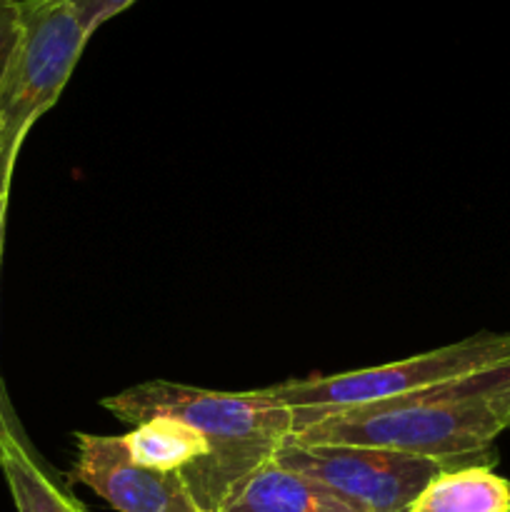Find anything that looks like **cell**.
I'll use <instances>...</instances> for the list:
<instances>
[{
  "mask_svg": "<svg viewBox=\"0 0 510 512\" xmlns=\"http://www.w3.org/2000/svg\"><path fill=\"white\" fill-rule=\"evenodd\" d=\"M508 410L510 365H503L403 398L325 415L290 438L398 450L448 468L495 465L493 443L508 430Z\"/></svg>",
  "mask_w": 510,
  "mask_h": 512,
  "instance_id": "1",
  "label": "cell"
},
{
  "mask_svg": "<svg viewBox=\"0 0 510 512\" xmlns=\"http://www.w3.org/2000/svg\"><path fill=\"white\" fill-rule=\"evenodd\" d=\"M123 423L170 415L193 425L210 453L183 475L203 512H223L238 490L275 458L293 435V413L263 390L225 393L193 385L148 380L100 400Z\"/></svg>",
  "mask_w": 510,
  "mask_h": 512,
  "instance_id": "2",
  "label": "cell"
},
{
  "mask_svg": "<svg viewBox=\"0 0 510 512\" xmlns=\"http://www.w3.org/2000/svg\"><path fill=\"white\" fill-rule=\"evenodd\" d=\"M90 35L68 0H20V38L0 80V193L10 195L20 148L58 103Z\"/></svg>",
  "mask_w": 510,
  "mask_h": 512,
  "instance_id": "3",
  "label": "cell"
},
{
  "mask_svg": "<svg viewBox=\"0 0 510 512\" xmlns=\"http://www.w3.org/2000/svg\"><path fill=\"white\" fill-rule=\"evenodd\" d=\"M503 365H510V333H478L473 338L375 368L285 380L265 388V393L293 413L295 433L303 425L340 410L403 398Z\"/></svg>",
  "mask_w": 510,
  "mask_h": 512,
  "instance_id": "4",
  "label": "cell"
},
{
  "mask_svg": "<svg viewBox=\"0 0 510 512\" xmlns=\"http://www.w3.org/2000/svg\"><path fill=\"white\" fill-rule=\"evenodd\" d=\"M275 463L323 485L353 512H410L448 465L365 445H318L288 438Z\"/></svg>",
  "mask_w": 510,
  "mask_h": 512,
  "instance_id": "5",
  "label": "cell"
},
{
  "mask_svg": "<svg viewBox=\"0 0 510 512\" xmlns=\"http://www.w3.org/2000/svg\"><path fill=\"white\" fill-rule=\"evenodd\" d=\"M70 480L118 512H203L180 473H160L130 458L123 435L78 433Z\"/></svg>",
  "mask_w": 510,
  "mask_h": 512,
  "instance_id": "6",
  "label": "cell"
},
{
  "mask_svg": "<svg viewBox=\"0 0 510 512\" xmlns=\"http://www.w3.org/2000/svg\"><path fill=\"white\" fill-rule=\"evenodd\" d=\"M223 512H353L315 480L275 460L258 470Z\"/></svg>",
  "mask_w": 510,
  "mask_h": 512,
  "instance_id": "7",
  "label": "cell"
},
{
  "mask_svg": "<svg viewBox=\"0 0 510 512\" xmlns=\"http://www.w3.org/2000/svg\"><path fill=\"white\" fill-rule=\"evenodd\" d=\"M510 483L493 465H463L435 475L410 512H508Z\"/></svg>",
  "mask_w": 510,
  "mask_h": 512,
  "instance_id": "8",
  "label": "cell"
},
{
  "mask_svg": "<svg viewBox=\"0 0 510 512\" xmlns=\"http://www.w3.org/2000/svg\"><path fill=\"white\" fill-rule=\"evenodd\" d=\"M123 438L135 463L160 473L185 475L198 468L210 453L205 438L193 425L170 415H153Z\"/></svg>",
  "mask_w": 510,
  "mask_h": 512,
  "instance_id": "9",
  "label": "cell"
},
{
  "mask_svg": "<svg viewBox=\"0 0 510 512\" xmlns=\"http://www.w3.org/2000/svg\"><path fill=\"white\" fill-rule=\"evenodd\" d=\"M0 470L18 512H88L28 448L23 433L15 430L0 448Z\"/></svg>",
  "mask_w": 510,
  "mask_h": 512,
  "instance_id": "10",
  "label": "cell"
},
{
  "mask_svg": "<svg viewBox=\"0 0 510 512\" xmlns=\"http://www.w3.org/2000/svg\"><path fill=\"white\" fill-rule=\"evenodd\" d=\"M20 38V0H0V80Z\"/></svg>",
  "mask_w": 510,
  "mask_h": 512,
  "instance_id": "11",
  "label": "cell"
},
{
  "mask_svg": "<svg viewBox=\"0 0 510 512\" xmlns=\"http://www.w3.org/2000/svg\"><path fill=\"white\" fill-rule=\"evenodd\" d=\"M68 3L73 5L85 28H88L90 33H95V30L103 23H108L110 18H115V15H120L123 10H128L135 0H68Z\"/></svg>",
  "mask_w": 510,
  "mask_h": 512,
  "instance_id": "12",
  "label": "cell"
},
{
  "mask_svg": "<svg viewBox=\"0 0 510 512\" xmlns=\"http://www.w3.org/2000/svg\"><path fill=\"white\" fill-rule=\"evenodd\" d=\"M15 430L20 428L18 423H15V415L8 405V395H0V448H3L5 438H8L10 433H15Z\"/></svg>",
  "mask_w": 510,
  "mask_h": 512,
  "instance_id": "13",
  "label": "cell"
},
{
  "mask_svg": "<svg viewBox=\"0 0 510 512\" xmlns=\"http://www.w3.org/2000/svg\"><path fill=\"white\" fill-rule=\"evenodd\" d=\"M8 198L10 195L0 193V265H3V245H5V215H8ZM0 395H5L3 383H0Z\"/></svg>",
  "mask_w": 510,
  "mask_h": 512,
  "instance_id": "14",
  "label": "cell"
},
{
  "mask_svg": "<svg viewBox=\"0 0 510 512\" xmlns=\"http://www.w3.org/2000/svg\"><path fill=\"white\" fill-rule=\"evenodd\" d=\"M508 428H510V410H508Z\"/></svg>",
  "mask_w": 510,
  "mask_h": 512,
  "instance_id": "15",
  "label": "cell"
},
{
  "mask_svg": "<svg viewBox=\"0 0 510 512\" xmlns=\"http://www.w3.org/2000/svg\"><path fill=\"white\" fill-rule=\"evenodd\" d=\"M508 512H510V510H508Z\"/></svg>",
  "mask_w": 510,
  "mask_h": 512,
  "instance_id": "16",
  "label": "cell"
}]
</instances>
